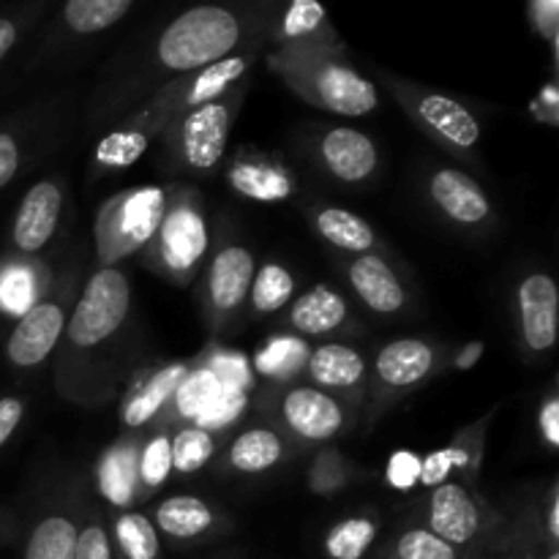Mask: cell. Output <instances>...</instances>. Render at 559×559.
<instances>
[{"label":"cell","mask_w":559,"mask_h":559,"mask_svg":"<svg viewBox=\"0 0 559 559\" xmlns=\"http://www.w3.org/2000/svg\"><path fill=\"white\" fill-rule=\"evenodd\" d=\"M243 27L229 9L222 5H197L183 11L167 25L156 44L158 63L167 71L194 74L233 58Z\"/></svg>","instance_id":"6da1fadb"},{"label":"cell","mask_w":559,"mask_h":559,"mask_svg":"<svg viewBox=\"0 0 559 559\" xmlns=\"http://www.w3.org/2000/svg\"><path fill=\"white\" fill-rule=\"evenodd\" d=\"M284 71L295 76L300 93H306L328 112L364 118L374 112L380 104L377 87L342 60L325 58V55H298L284 66Z\"/></svg>","instance_id":"7a4b0ae2"},{"label":"cell","mask_w":559,"mask_h":559,"mask_svg":"<svg viewBox=\"0 0 559 559\" xmlns=\"http://www.w3.org/2000/svg\"><path fill=\"white\" fill-rule=\"evenodd\" d=\"M167 191L147 186L118 194L102 207L96 222L98 254L104 262H115L147 243L158 233Z\"/></svg>","instance_id":"3957f363"},{"label":"cell","mask_w":559,"mask_h":559,"mask_svg":"<svg viewBox=\"0 0 559 559\" xmlns=\"http://www.w3.org/2000/svg\"><path fill=\"white\" fill-rule=\"evenodd\" d=\"M129 306L131 287L126 273L112 265L98 267L91 276V282L85 284V293H82L71 320H66L69 342L82 349L107 342L126 322Z\"/></svg>","instance_id":"277c9868"},{"label":"cell","mask_w":559,"mask_h":559,"mask_svg":"<svg viewBox=\"0 0 559 559\" xmlns=\"http://www.w3.org/2000/svg\"><path fill=\"white\" fill-rule=\"evenodd\" d=\"M156 238L164 267L175 278L191 276L207 251V227L197 205V194L178 191L175 197H167Z\"/></svg>","instance_id":"5b68a950"},{"label":"cell","mask_w":559,"mask_h":559,"mask_svg":"<svg viewBox=\"0 0 559 559\" xmlns=\"http://www.w3.org/2000/svg\"><path fill=\"white\" fill-rule=\"evenodd\" d=\"M233 115L235 107L229 98H218L180 115L175 142L186 167L194 173H213L218 167L227 151Z\"/></svg>","instance_id":"8992f818"},{"label":"cell","mask_w":559,"mask_h":559,"mask_svg":"<svg viewBox=\"0 0 559 559\" xmlns=\"http://www.w3.org/2000/svg\"><path fill=\"white\" fill-rule=\"evenodd\" d=\"M66 333V311L58 300H41L33 304L14 331L9 333L5 342V358L16 369H33V366L44 364L60 336Z\"/></svg>","instance_id":"52a82bcc"},{"label":"cell","mask_w":559,"mask_h":559,"mask_svg":"<svg viewBox=\"0 0 559 559\" xmlns=\"http://www.w3.org/2000/svg\"><path fill=\"white\" fill-rule=\"evenodd\" d=\"M60 207H63V194L55 180H38L36 186H31L16 207L14 227H11L14 249L22 254H36L38 249H44L58 229Z\"/></svg>","instance_id":"ba28073f"},{"label":"cell","mask_w":559,"mask_h":559,"mask_svg":"<svg viewBox=\"0 0 559 559\" xmlns=\"http://www.w3.org/2000/svg\"><path fill=\"white\" fill-rule=\"evenodd\" d=\"M429 530L456 551L473 546L484 530L478 502L459 484L437 486L429 506Z\"/></svg>","instance_id":"9c48e42d"},{"label":"cell","mask_w":559,"mask_h":559,"mask_svg":"<svg viewBox=\"0 0 559 559\" xmlns=\"http://www.w3.org/2000/svg\"><path fill=\"white\" fill-rule=\"evenodd\" d=\"M559 295L555 278L546 273H533L519 284V320L522 338L533 353H546L557 344Z\"/></svg>","instance_id":"30bf717a"},{"label":"cell","mask_w":559,"mask_h":559,"mask_svg":"<svg viewBox=\"0 0 559 559\" xmlns=\"http://www.w3.org/2000/svg\"><path fill=\"white\" fill-rule=\"evenodd\" d=\"M282 418L300 440L328 442L342 431L344 409L320 388H293L282 402Z\"/></svg>","instance_id":"8fae6325"},{"label":"cell","mask_w":559,"mask_h":559,"mask_svg":"<svg viewBox=\"0 0 559 559\" xmlns=\"http://www.w3.org/2000/svg\"><path fill=\"white\" fill-rule=\"evenodd\" d=\"M249 58L243 55H233V58L222 60L216 66H207V69L194 71V74H186L183 80L175 82L173 87L158 96V104L175 112V109H197L202 104L218 102V98L227 96L229 87L243 76ZM164 109V112H167Z\"/></svg>","instance_id":"7c38bea8"},{"label":"cell","mask_w":559,"mask_h":559,"mask_svg":"<svg viewBox=\"0 0 559 559\" xmlns=\"http://www.w3.org/2000/svg\"><path fill=\"white\" fill-rule=\"evenodd\" d=\"M320 156L328 173L342 183H360L374 173L377 162H380V153H377L371 136L358 129H349V126H338L322 136Z\"/></svg>","instance_id":"4fadbf2b"},{"label":"cell","mask_w":559,"mask_h":559,"mask_svg":"<svg viewBox=\"0 0 559 559\" xmlns=\"http://www.w3.org/2000/svg\"><path fill=\"white\" fill-rule=\"evenodd\" d=\"M254 254L246 246H224L211 262L207 298L216 314H233L249 298L254 282Z\"/></svg>","instance_id":"5bb4252c"},{"label":"cell","mask_w":559,"mask_h":559,"mask_svg":"<svg viewBox=\"0 0 559 559\" xmlns=\"http://www.w3.org/2000/svg\"><path fill=\"white\" fill-rule=\"evenodd\" d=\"M415 115L431 134L440 136L456 151H473L480 140V123L464 104L440 93H424L415 104Z\"/></svg>","instance_id":"9a60e30c"},{"label":"cell","mask_w":559,"mask_h":559,"mask_svg":"<svg viewBox=\"0 0 559 559\" xmlns=\"http://www.w3.org/2000/svg\"><path fill=\"white\" fill-rule=\"evenodd\" d=\"M429 194L435 205L456 224H480L491 213L484 189L459 169H437L429 180Z\"/></svg>","instance_id":"2e32d148"},{"label":"cell","mask_w":559,"mask_h":559,"mask_svg":"<svg viewBox=\"0 0 559 559\" xmlns=\"http://www.w3.org/2000/svg\"><path fill=\"white\" fill-rule=\"evenodd\" d=\"M349 284H353L355 295L364 300V306H369L377 314H396L407 304V293H404L399 276L377 254L355 257L349 265Z\"/></svg>","instance_id":"e0dca14e"},{"label":"cell","mask_w":559,"mask_h":559,"mask_svg":"<svg viewBox=\"0 0 559 559\" xmlns=\"http://www.w3.org/2000/svg\"><path fill=\"white\" fill-rule=\"evenodd\" d=\"M374 371L388 388H413L435 371V349L420 338H399L380 349Z\"/></svg>","instance_id":"ac0fdd59"},{"label":"cell","mask_w":559,"mask_h":559,"mask_svg":"<svg viewBox=\"0 0 559 559\" xmlns=\"http://www.w3.org/2000/svg\"><path fill=\"white\" fill-rule=\"evenodd\" d=\"M347 320V304L336 289L317 284L289 306V325L304 336H325Z\"/></svg>","instance_id":"d6986e66"},{"label":"cell","mask_w":559,"mask_h":559,"mask_svg":"<svg viewBox=\"0 0 559 559\" xmlns=\"http://www.w3.org/2000/svg\"><path fill=\"white\" fill-rule=\"evenodd\" d=\"M227 180L240 197L254 202H284L295 191V180L289 178L287 169L273 167L267 162H254V158H238L229 167Z\"/></svg>","instance_id":"ffe728a7"},{"label":"cell","mask_w":559,"mask_h":559,"mask_svg":"<svg viewBox=\"0 0 559 559\" xmlns=\"http://www.w3.org/2000/svg\"><path fill=\"white\" fill-rule=\"evenodd\" d=\"M309 374L320 388L349 391L364 380L366 360L358 349L347 344H322L311 353Z\"/></svg>","instance_id":"44dd1931"},{"label":"cell","mask_w":559,"mask_h":559,"mask_svg":"<svg viewBox=\"0 0 559 559\" xmlns=\"http://www.w3.org/2000/svg\"><path fill=\"white\" fill-rule=\"evenodd\" d=\"M156 527L175 540H197L216 527V513L200 497H169L158 506Z\"/></svg>","instance_id":"7402d4cb"},{"label":"cell","mask_w":559,"mask_h":559,"mask_svg":"<svg viewBox=\"0 0 559 559\" xmlns=\"http://www.w3.org/2000/svg\"><path fill=\"white\" fill-rule=\"evenodd\" d=\"M189 377L186 366H167V369L156 371L129 402L123 404V424L129 429H140L145 426L153 415H158V409L169 402V399L178 393V388L183 385V380Z\"/></svg>","instance_id":"603a6c76"},{"label":"cell","mask_w":559,"mask_h":559,"mask_svg":"<svg viewBox=\"0 0 559 559\" xmlns=\"http://www.w3.org/2000/svg\"><path fill=\"white\" fill-rule=\"evenodd\" d=\"M314 227L328 243L342 251H353L358 257L369 254L377 243L369 224L355 213L344 211V207H322L314 216Z\"/></svg>","instance_id":"cb8c5ba5"},{"label":"cell","mask_w":559,"mask_h":559,"mask_svg":"<svg viewBox=\"0 0 559 559\" xmlns=\"http://www.w3.org/2000/svg\"><path fill=\"white\" fill-rule=\"evenodd\" d=\"M284 456V445L278 440L276 431L271 429H249L233 442L227 453L229 467L238 469V473L257 475L265 473V469L276 467Z\"/></svg>","instance_id":"d4e9b609"},{"label":"cell","mask_w":559,"mask_h":559,"mask_svg":"<svg viewBox=\"0 0 559 559\" xmlns=\"http://www.w3.org/2000/svg\"><path fill=\"white\" fill-rule=\"evenodd\" d=\"M80 530L69 516H44L31 530L22 559H74Z\"/></svg>","instance_id":"484cf974"},{"label":"cell","mask_w":559,"mask_h":559,"mask_svg":"<svg viewBox=\"0 0 559 559\" xmlns=\"http://www.w3.org/2000/svg\"><path fill=\"white\" fill-rule=\"evenodd\" d=\"M112 551L120 559H158L162 540L156 524L142 513H120L112 527Z\"/></svg>","instance_id":"4316f807"},{"label":"cell","mask_w":559,"mask_h":559,"mask_svg":"<svg viewBox=\"0 0 559 559\" xmlns=\"http://www.w3.org/2000/svg\"><path fill=\"white\" fill-rule=\"evenodd\" d=\"M134 0H71L63 9L66 25L74 33H102L123 20Z\"/></svg>","instance_id":"83f0119b"},{"label":"cell","mask_w":559,"mask_h":559,"mask_svg":"<svg viewBox=\"0 0 559 559\" xmlns=\"http://www.w3.org/2000/svg\"><path fill=\"white\" fill-rule=\"evenodd\" d=\"M377 522L369 516H353L338 522L325 538V555L331 559H364L377 540Z\"/></svg>","instance_id":"f1b7e54d"},{"label":"cell","mask_w":559,"mask_h":559,"mask_svg":"<svg viewBox=\"0 0 559 559\" xmlns=\"http://www.w3.org/2000/svg\"><path fill=\"white\" fill-rule=\"evenodd\" d=\"M134 478H136V459L129 445L115 448L107 453V459L98 467V489L107 500L115 506H129L131 495H134Z\"/></svg>","instance_id":"f546056e"},{"label":"cell","mask_w":559,"mask_h":559,"mask_svg":"<svg viewBox=\"0 0 559 559\" xmlns=\"http://www.w3.org/2000/svg\"><path fill=\"white\" fill-rule=\"evenodd\" d=\"M295 293V278L278 262H267L260 271L254 273V282H251V304L260 314H273V311L284 309L289 304Z\"/></svg>","instance_id":"4dcf8cb0"},{"label":"cell","mask_w":559,"mask_h":559,"mask_svg":"<svg viewBox=\"0 0 559 559\" xmlns=\"http://www.w3.org/2000/svg\"><path fill=\"white\" fill-rule=\"evenodd\" d=\"M151 134L145 129H123L104 136L96 147V164L102 169H126L147 151Z\"/></svg>","instance_id":"1f68e13d"},{"label":"cell","mask_w":559,"mask_h":559,"mask_svg":"<svg viewBox=\"0 0 559 559\" xmlns=\"http://www.w3.org/2000/svg\"><path fill=\"white\" fill-rule=\"evenodd\" d=\"M169 445H173V469H178L180 475L202 469L213 459V451H216L211 431L200 429V426L183 429L175 440H169Z\"/></svg>","instance_id":"d6a6232c"},{"label":"cell","mask_w":559,"mask_h":559,"mask_svg":"<svg viewBox=\"0 0 559 559\" xmlns=\"http://www.w3.org/2000/svg\"><path fill=\"white\" fill-rule=\"evenodd\" d=\"M393 559H462L453 546L437 538L429 527L404 530L393 544Z\"/></svg>","instance_id":"836d02e7"},{"label":"cell","mask_w":559,"mask_h":559,"mask_svg":"<svg viewBox=\"0 0 559 559\" xmlns=\"http://www.w3.org/2000/svg\"><path fill=\"white\" fill-rule=\"evenodd\" d=\"M169 473H173V445H169V437L156 435L142 448L136 475H140L147 489H158L169 478Z\"/></svg>","instance_id":"e575fe53"},{"label":"cell","mask_w":559,"mask_h":559,"mask_svg":"<svg viewBox=\"0 0 559 559\" xmlns=\"http://www.w3.org/2000/svg\"><path fill=\"white\" fill-rule=\"evenodd\" d=\"M325 25V9L314 0H295L284 14V36L287 38H304L311 36L314 31Z\"/></svg>","instance_id":"d590c367"},{"label":"cell","mask_w":559,"mask_h":559,"mask_svg":"<svg viewBox=\"0 0 559 559\" xmlns=\"http://www.w3.org/2000/svg\"><path fill=\"white\" fill-rule=\"evenodd\" d=\"M388 484L399 491H407L420 484V456L413 451H396L388 462Z\"/></svg>","instance_id":"8d00e7d4"},{"label":"cell","mask_w":559,"mask_h":559,"mask_svg":"<svg viewBox=\"0 0 559 559\" xmlns=\"http://www.w3.org/2000/svg\"><path fill=\"white\" fill-rule=\"evenodd\" d=\"M464 462V453L462 451H451V448H445V451H435L429 453L426 459H420V484L426 486H442L448 480V475H451L453 464H462Z\"/></svg>","instance_id":"74e56055"},{"label":"cell","mask_w":559,"mask_h":559,"mask_svg":"<svg viewBox=\"0 0 559 559\" xmlns=\"http://www.w3.org/2000/svg\"><path fill=\"white\" fill-rule=\"evenodd\" d=\"M74 559H115L112 540H109V533L102 524L91 522L85 530H80Z\"/></svg>","instance_id":"f35d334b"},{"label":"cell","mask_w":559,"mask_h":559,"mask_svg":"<svg viewBox=\"0 0 559 559\" xmlns=\"http://www.w3.org/2000/svg\"><path fill=\"white\" fill-rule=\"evenodd\" d=\"M344 484L342 459L336 453H322L311 467V489L314 491H333Z\"/></svg>","instance_id":"ab89813d"},{"label":"cell","mask_w":559,"mask_h":559,"mask_svg":"<svg viewBox=\"0 0 559 559\" xmlns=\"http://www.w3.org/2000/svg\"><path fill=\"white\" fill-rule=\"evenodd\" d=\"M20 142L11 131H0V189L9 183L20 169Z\"/></svg>","instance_id":"60d3db41"},{"label":"cell","mask_w":559,"mask_h":559,"mask_svg":"<svg viewBox=\"0 0 559 559\" xmlns=\"http://www.w3.org/2000/svg\"><path fill=\"white\" fill-rule=\"evenodd\" d=\"M22 415H25V404L16 396H3L0 399V448L14 437V431L20 429Z\"/></svg>","instance_id":"b9f144b4"},{"label":"cell","mask_w":559,"mask_h":559,"mask_svg":"<svg viewBox=\"0 0 559 559\" xmlns=\"http://www.w3.org/2000/svg\"><path fill=\"white\" fill-rule=\"evenodd\" d=\"M538 429L551 448L559 445V402L555 396L546 399L538 413Z\"/></svg>","instance_id":"7bdbcfd3"},{"label":"cell","mask_w":559,"mask_h":559,"mask_svg":"<svg viewBox=\"0 0 559 559\" xmlns=\"http://www.w3.org/2000/svg\"><path fill=\"white\" fill-rule=\"evenodd\" d=\"M240 407H243V396H235V399H227V402H211L202 415L207 418V424L222 426L227 424L229 418H235V413H238Z\"/></svg>","instance_id":"ee69618b"},{"label":"cell","mask_w":559,"mask_h":559,"mask_svg":"<svg viewBox=\"0 0 559 559\" xmlns=\"http://www.w3.org/2000/svg\"><path fill=\"white\" fill-rule=\"evenodd\" d=\"M16 38H20V25L11 16H0V60L11 52Z\"/></svg>","instance_id":"f6af8a7d"},{"label":"cell","mask_w":559,"mask_h":559,"mask_svg":"<svg viewBox=\"0 0 559 559\" xmlns=\"http://www.w3.org/2000/svg\"><path fill=\"white\" fill-rule=\"evenodd\" d=\"M546 530H549L551 544H557L559 538V500L557 495H551V506H549V522H546Z\"/></svg>","instance_id":"bcb514c9"},{"label":"cell","mask_w":559,"mask_h":559,"mask_svg":"<svg viewBox=\"0 0 559 559\" xmlns=\"http://www.w3.org/2000/svg\"><path fill=\"white\" fill-rule=\"evenodd\" d=\"M464 349H467V353H464L462 358L456 360L459 369H467L469 364H475V360H478V355H480V349H484V344H469V347H464Z\"/></svg>","instance_id":"7dc6e473"},{"label":"cell","mask_w":559,"mask_h":559,"mask_svg":"<svg viewBox=\"0 0 559 559\" xmlns=\"http://www.w3.org/2000/svg\"><path fill=\"white\" fill-rule=\"evenodd\" d=\"M0 538H3V522H0Z\"/></svg>","instance_id":"c3c4849f"}]
</instances>
